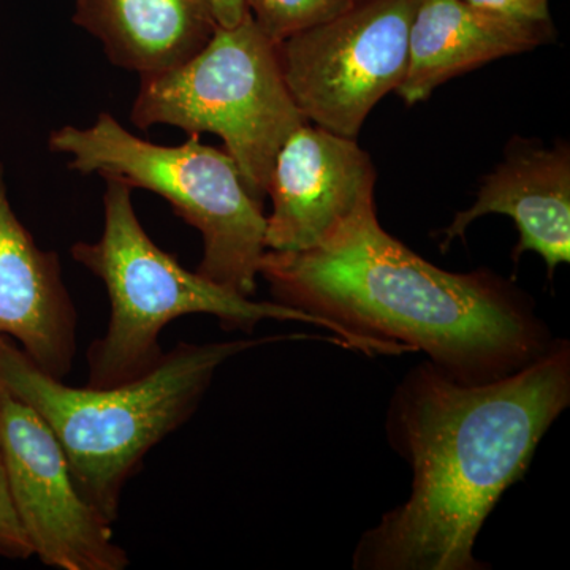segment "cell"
I'll list each match as a JSON object with an SVG mask.
<instances>
[{
    "instance_id": "2",
    "label": "cell",
    "mask_w": 570,
    "mask_h": 570,
    "mask_svg": "<svg viewBox=\"0 0 570 570\" xmlns=\"http://www.w3.org/2000/svg\"><path fill=\"white\" fill-rule=\"evenodd\" d=\"M273 302L318 318L337 346L366 355L423 352L442 373L482 384L553 344L531 299L489 269L439 268L384 230L367 206L322 245L265 250Z\"/></svg>"
},
{
    "instance_id": "13",
    "label": "cell",
    "mask_w": 570,
    "mask_h": 570,
    "mask_svg": "<svg viewBox=\"0 0 570 570\" xmlns=\"http://www.w3.org/2000/svg\"><path fill=\"white\" fill-rule=\"evenodd\" d=\"M73 22L141 80L193 59L217 28L206 0H77Z\"/></svg>"
},
{
    "instance_id": "4",
    "label": "cell",
    "mask_w": 570,
    "mask_h": 570,
    "mask_svg": "<svg viewBox=\"0 0 570 570\" xmlns=\"http://www.w3.org/2000/svg\"><path fill=\"white\" fill-rule=\"evenodd\" d=\"M105 183L102 235L71 246L73 261L102 281L111 305L107 333L86 355L88 385L112 387L151 373L165 355L160 333L190 314H208L228 332L247 335L264 321L299 322L326 332L309 314L255 302L184 268L146 234L135 213L132 187L112 178Z\"/></svg>"
},
{
    "instance_id": "5",
    "label": "cell",
    "mask_w": 570,
    "mask_h": 570,
    "mask_svg": "<svg viewBox=\"0 0 570 570\" xmlns=\"http://www.w3.org/2000/svg\"><path fill=\"white\" fill-rule=\"evenodd\" d=\"M48 148L69 156L70 170L160 195L204 238L197 273L236 294H255L266 216L227 151L204 145L198 135L178 146L156 145L129 132L110 112H100L89 127L52 130Z\"/></svg>"
},
{
    "instance_id": "14",
    "label": "cell",
    "mask_w": 570,
    "mask_h": 570,
    "mask_svg": "<svg viewBox=\"0 0 570 570\" xmlns=\"http://www.w3.org/2000/svg\"><path fill=\"white\" fill-rule=\"evenodd\" d=\"M261 31L275 43L343 13L354 0H245Z\"/></svg>"
},
{
    "instance_id": "3",
    "label": "cell",
    "mask_w": 570,
    "mask_h": 570,
    "mask_svg": "<svg viewBox=\"0 0 570 570\" xmlns=\"http://www.w3.org/2000/svg\"><path fill=\"white\" fill-rule=\"evenodd\" d=\"M307 337L179 343L151 373L132 382L71 387L41 371L13 340L0 336V389L50 426L81 497L115 524L126 483L140 471L149 450L193 417L220 366L255 347Z\"/></svg>"
},
{
    "instance_id": "10",
    "label": "cell",
    "mask_w": 570,
    "mask_h": 570,
    "mask_svg": "<svg viewBox=\"0 0 570 570\" xmlns=\"http://www.w3.org/2000/svg\"><path fill=\"white\" fill-rule=\"evenodd\" d=\"M77 325L59 255L41 249L14 214L0 163V336L63 381L77 354Z\"/></svg>"
},
{
    "instance_id": "16",
    "label": "cell",
    "mask_w": 570,
    "mask_h": 570,
    "mask_svg": "<svg viewBox=\"0 0 570 570\" xmlns=\"http://www.w3.org/2000/svg\"><path fill=\"white\" fill-rule=\"evenodd\" d=\"M475 9L530 22H551L550 0H464Z\"/></svg>"
},
{
    "instance_id": "7",
    "label": "cell",
    "mask_w": 570,
    "mask_h": 570,
    "mask_svg": "<svg viewBox=\"0 0 570 570\" xmlns=\"http://www.w3.org/2000/svg\"><path fill=\"white\" fill-rule=\"evenodd\" d=\"M419 0H354L347 10L277 43L285 85L306 121L356 138L406 77Z\"/></svg>"
},
{
    "instance_id": "15",
    "label": "cell",
    "mask_w": 570,
    "mask_h": 570,
    "mask_svg": "<svg viewBox=\"0 0 570 570\" xmlns=\"http://www.w3.org/2000/svg\"><path fill=\"white\" fill-rule=\"evenodd\" d=\"M31 557H33L32 547L14 512L9 485H7L6 469L0 456V558L29 560Z\"/></svg>"
},
{
    "instance_id": "6",
    "label": "cell",
    "mask_w": 570,
    "mask_h": 570,
    "mask_svg": "<svg viewBox=\"0 0 570 570\" xmlns=\"http://www.w3.org/2000/svg\"><path fill=\"white\" fill-rule=\"evenodd\" d=\"M130 118L141 130L164 124L217 135L261 205L277 153L307 122L285 85L277 43L250 13L234 28L217 26L189 61L141 80Z\"/></svg>"
},
{
    "instance_id": "8",
    "label": "cell",
    "mask_w": 570,
    "mask_h": 570,
    "mask_svg": "<svg viewBox=\"0 0 570 570\" xmlns=\"http://www.w3.org/2000/svg\"><path fill=\"white\" fill-rule=\"evenodd\" d=\"M0 456L11 502L33 554L48 568L122 570L112 524L81 497L50 426L0 389Z\"/></svg>"
},
{
    "instance_id": "12",
    "label": "cell",
    "mask_w": 570,
    "mask_h": 570,
    "mask_svg": "<svg viewBox=\"0 0 570 570\" xmlns=\"http://www.w3.org/2000/svg\"><path fill=\"white\" fill-rule=\"evenodd\" d=\"M487 214L512 217L520 242L513 261L535 253L546 261L549 277L570 262V153L568 146L510 154L480 186L478 200L456 214L445 228L442 249L463 238L469 225Z\"/></svg>"
},
{
    "instance_id": "1",
    "label": "cell",
    "mask_w": 570,
    "mask_h": 570,
    "mask_svg": "<svg viewBox=\"0 0 570 570\" xmlns=\"http://www.w3.org/2000/svg\"><path fill=\"white\" fill-rule=\"evenodd\" d=\"M570 406V346L509 376L463 384L426 362L389 404L390 445L412 469L411 497L356 543L355 570H487L475 542L540 441Z\"/></svg>"
},
{
    "instance_id": "9",
    "label": "cell",
    "mask_w": 570,
    "mask_h": 570,
    "mask_svg": "<svg viewBox=\"0 0 570 570\" xmlns=\"http://www.w3.org/2000/svg\"><path fill=\"white\" fill-rule=\"evenodd\" d=\"M376 168L355 138L306 122L277 153L266 195L265 246L277 253L313 249L356 213L376 205Z\"/></svg>"
},
{
    "instance_id": "11",
    "label": "cell",
    "mask_w": 570,
    "mask_h": 570,
    "mask_svg": "<svg viewBox=\"0 0 570 570\" xmlns=\"http://www.w3.org/2000/svg\"><path fill=\"white\" fill-rule=\"evenodd\" d=\"M551 36L553 22L512 20L464 0H419L409 32L406 77L397 96L407 105L423 102L452 78L534 50Z\"/></svg>"
},
{
    "instance_id": "17",
    "label": "cell",
    "mask_w": 570,
    "mask_h": 570,
    "mask_svg": "<svg viewBox=\"0 0 570 570\" xmlns=\"http://www.w3.org/2000/svg\"><path fill=\"white\" fill-rule=\"evenodd\" d=\"M206 2L212 7L214 20L220 28H234L249 14L245 0H206Z\"/></svg>"
}]
</instances>
